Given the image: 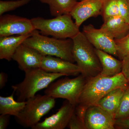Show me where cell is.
I'll return each mask as SVG.
<instances>
[{
    "mask_svg": "<svg viewBox=\"0 0 129 129\" xmlns=\"http://www.w3.org/2000/svg\"><path fill=\"white\" fill-rule=\"evenodd\" d=\"M23 44L35 48L43 55L52 56L75 62L73 53V43L72 39H60L48 37L35 29Z\"/></svg>",
    "mask_w": 129,
    "mask_h": 129,
    "instance_id": "2",
    "label": "cell"
},
{
    "mask_svg": "<svg viewBox=\"0 0 129 129\" xmlns=\"http://www.w3.org/2000/svg\"><path fill=\"white\" fill-rule=\"evenodd\" d=\"M95 51L102 67V70L99 74L106 77H112L121 73L122 60L116 59L104 51L96 48Z\"/></svg>",
    "mask_w": 129,
    "mask_h": 129,
    "instance_id": "16",
    "label": "cell"
},
{
    "mask_svg": "<svg viewBox=\"0 0 129 129\" xmlns=\"http://www.w3.org/2000/svg\"><path fill=\"white\" fill-rule=\"evenodd\" d=\"M115 129H129V117L115 119Z\"/></svg>",
    "mask_w": 129,
    "mask_h": 129,
    "instance_id": "27",
    "label": "cell"
},
{
    "mask_svg": "<svg viewBox=\"0 0 129 129\" xmlns=\"http://www.w3.org/2000/svg\"><path fill=\"white\" fill-rule=\"evenodd\" d=\"M44 56L37 50L22 44L17 49L12 59L17 62L22 71L25 72L41 68Z\"/></svg>",
    "mask_w": 129,
    "mask_h": 129,
    "instance_id": "11",
    "label": "cell"
},
{
    "mask_svg": "<svg viewBox=\"0 0 129 129\" xmlns=\"http://www.w3.org/2000/svg\"><path fill=\"white\" fill-rule=\"evenodd\" d=\"M31 34L0 37V59L11 61L17 48Z\"/></svg>",
    "mask_w": 129,
    "mask_h": 129,
    "instance_id": "15",
    "label": "cell"
},
{
    "mask_svg": "<svg viewBox=\"0 0 129 129\" xmlns=\"http://www.w3.org/2000/svg\"><path fill=\"white\" fill-rule=\"evenodd\" d=\"M129 117V85L125 90L115 116V119Z\"/></svg>",
    "mask_w": 129,
    "mask_h": 129,
    "instance_id": "22",
    "label": "cell"
},
{
    "mask_svg": "<svg viewBox=\"0 0 129 129\" xmlns=\"http://www.w3.org/2000/svg\"><path fill=\"white\" fill-rule=\"evenodd\" d=\"M41 68L47 72L63 74L65 76H77L81 73L77 64L52 56H44Z\"/></svg>",
    "mask_w": 129,
    "mask_h": 129,
    "instance_id": "14",
    "label": "cell"
},
{
    "mask_svg": "<svg viewBox=\"0 0 129 129\" xmlns=\"http://www.w3.org/2000/svg\"><path fill=\"white\" fill-rule=\"evenodd\" d=\"M70 14H64L50 19L41 17L31 19L36 30L42 35L51 36L60 39H73L80 32L79 27L72 19Z\"/></svg>",
    "mask_w": 129,
    "mask_h": 129,
    "instance_id": "5",
    "label": "cell"
},
{
    "mask_svg": "<svg viewBox=\"0 0 129 129\" xmlns=\"http://www.w3.org/2000/svg\"><path fill=\"white\" fill-rule=\"evenodd\" d=\"M83 33L96 49L117 57V46L114 39L106 30L97 29L89 24L84 25Z\"/></svg>",
    "mask_w": 129,
    "mask_h": 129,
    "instance_id": "9",
    "label": "cell"
},
{
    "mask_svg": "<svg viewBox=\"0 0 129 129\" xmlns=\"http://www.w3.org/2000/svg\"><path fill=\"white\" fill-rule=\"evenodd\" d=\"M103 20L119 15L117 0H105L102 8L101 14Z\"/></svg>",
    "mask_w": 129,
    "mask_h": 129,
    "instance_id": "21",
    "label": "cell"
},
{
    "mask_svg": "<svg viewBox=\"0 0 129 129\" xmlns=\"http://www.w3.org/2000/svg\"><path fill=\"white\" fill-rule=\"evenodd\" d=\"M119 16L129 24V7L127 0H117Z\"/></svg>",
    "mask_w": 129,
    "mask_h": 129,
    "instance_id": "26",
    "label": "cell"
},
{
    "mask_svg": "<svg viewBox=\"0 0 129 129\" xmlns=\"http://www.w3.org/2000/svg\"><path fill=\"white\" fill-rule=\"evenodd\" d=\"M87 79L81 74L74 78L60 79L52 83L47 88L45 94L55 99H66L76 106Z\"/></svg>",
    "mask_w": 129,
    "mask_h": 129,
    "instance_id": "7",
    "label": "cell"
},
{
    "mask_svg": "<svg viewBox=\"0 0 129 129\" xmlns=\"http://www.w3.org/2000/svg\"><path fill=\"white\" fill-rule=\"evenodd\" d=\"M74 59L86 78H92L101 73L102 67L95 51L83 32H80L72 39Z\"/></svg>",
    "mask_w": 129,
    "mask_h": 129,
    "instance_id": "3",
    "label": "cell"
},
{
    "mask_svg": "<svg viewBox=\"0 0 129 129\" xmlns=\"http://www.w3.org/2000/svg\"><path fill=\"white\" fill-rule=\"evenodd\" d=\"M35 30L31 19L9 14L0 17V37L30 34Z\"/></svg>",
    "mask_w": 129,
    "mask_h": 129,
    "instance_id": "8",
    "label": "cell"
},
{
    "mask_svg": "<svg viewBox=\"0 0 129 129\" xmlns=\"http://www.w3.org/2000/svg\"><path fill=\"white\" fill-rule=\"evenodd\" d=\"M101 28L106 30L115 40L125 37L129 33V24L119 15L104 20Z\"/></svg>",
    "mask_w": 129,
    "mask_h": 129,
    "instance_id": "17",
    "label": "cell"
},
{
    "mask_svg": "<svg viewBox=\"0 0 129 129\" xmlns=\"http://www.w3.org/2000/svg\"><path fill=\"white\" fill-rule=\"evenodd\" d=\"M32 0H17V1H1L0 16L7 12L15 10L17 8L28 4Z\"/></svg>",
    "mask_w": 129,
    "mask_h": 129,
    "instance_id": "23",
    "label": "cell"
},
{
    "mask_svg": "<svg viewBox=\"0 0 129 129\" xmlns=\"http://www.w3.org/2000/svg\"><path fill=\"white\" fill-rule=\"evenodd\" d=\"M115 120L112 115L97 105L89 107L86 111V129H115Z\"/></svg>",
    "mask_w": 129,
    "mask_h": 129,
    "instance_id": "10",
    "label": "cell"
},
{
    "mask_svg": "<svg viewBox=\"0 0 129 129\" xmlns=\"http://www.w3.org/2000/svg\"><path fill=\"white\" fill-rule=\"evenodd\" d=\"M15 91L13 90L9 96H0V114L13 115L17 117L24 108L26 101H16L14 99Z\"/></svg>",
    "mask_w": 129,
    "mask_h": 129,
    "instance_id": "19",
    "label": "cell"
},
{
    "mask_svg": "<svg viewBox=\"0 0 129 129\" xmlns=\"http://www.w3.org/2000/svg\"><path fill=\"white\" fill-rule=\"evenodd\" d=\"M105 0H80L70 14L79 27L87 19L101 15Z\"/></svg>",
    "mask_w": 129,
    "mask_h": 129,
    "instance_id": "13",
    "label": "cell"
},
{
    "mask_svg": "<svg viewBox=\"0 0 129 129\" xmlns=\"http://www.w3.org/2000/svg\"><path fill=\"white\" fill-rule=\"evenodd\" d=\"M9 115L1 114L0 115V129H6L9 125L10 120Z\"/></svg>",
    "mask_w": 129,
    "mask_h": 129,
    "instance_id": "29",
    "label": "cell"
},
{
    "mask_svg": "<svg viewBox=\"0 0 129 129\" xmlns=\"http://www.w3.org/2000/svg\"><path fill=\"white\" fill-rule=\"evenodd\" d=\"M49 6L51 15L54 17L70 14L78 2L77 0H40Z\"/></svg>",
    "mask_w": 129,
    "mask_h": 129,
    "instance_id": "20",
    "label": "cell"
},
{
    "mask_svg": "<svg viewBox=\"0 0 129 129\" xmlns=\"http://www.w3.org/2000/svg\"><path fill=\"white\" fill-rule=\"evenodd\" d=\"M117 46V57L119 60L129 55V33L125 37L119 40H115Z\"/></svg>",
    "mask_w": 129,
    "mask_h": 129,
    "instance_id": "24",
    "label": "cell"
},
{
    "mask_svg": "<svg viewBox=\"0 0 129 129\" xmlns=\"http://www.w3.org/2000/svg\"><path fill=\"white\" fill-rule=\"evenodd\" d=\"M25 73L22 82L12 86L19 102L26 101L34 96L38 91L47 88L57 79L65 76L63 74L47 72L41 68L31 70Z\"/></svg>",
    "mask_w": 129,
    "mask_h": 129,
    "instance_id": "4",
    "label": "cell"
},
{
    "mask_svg": "<svg viewBox=\"0 0 129 129\" xmlns=\"http://www.w3.org/2000/svg\"><path fill=\"white\" fill-rule=\"evenodd\" d=\"M129 85L128 81L122 72L112 77L99 74L89 78L77 105L86 110L89 107L96 105L102 98L111 91L118 88H126Z\"/></svg>",
    "mask_w": 129,
    "mask_h": 129,
    "instance_id": "1",
    "label": "cell"
},
{
    "mask_svg": "<svg viewBox=\"0 0 129 129\" xmlns=\"http://www.w3.org/2000/svg\"><path fill=\"white\" fill-rule=\"evenodd\" d=\"M67 127L70 129H86L84 119L74 111Z\"/></svg>",
    "mask_w": 129,
    "mask_h": 129,
    "instance_id": "25",
    "label": "cell"
},
{
    "mask_svg": "<svg viewBox=\"0 0 129 129\" xmlns=\"http://www.w3.org/2000/svg\"><path fill=\"white\" fill-rule=\"evenodd\" d=\"M55 104L54 98L46 94L35 95L26 101L24 108L16 118V120L22 126L32 129L54 107Z\"/></svg>",
    "mask_w": 129,
    "mask_h": 129,
    "instance_id": "6",
    "label": "cell"
},
{
    "mask_svg": "<svg viewBox=\"0 0 129 129\" xmlns=\"http://www.w3.org/2000/svg\"><path fill=\"white\" fill-rule=\"evenodd\" d=\"M126 88H118L112 90L102 98L97 106L108 112L115 118Z\"/></svg>",
    "mask_w": 129,
    "mask_h": 129,
    "instance_id": "18",
    "label": "cell"
},
{
    "mask_svg": "<svg viewBox=\"0 0 129 129\" xmlns=\"http://www.w3.org/2000/svg\"><path fill=\"white\" fill-rule=\"evenodd\" d=\"M75 107L66 101L55 113L39 122L32 129L65 128L68 126Z\"/></svg>",
    "mask_w": 129,
    "mask_h": 129,
    "instance_id": "12",
    "label": "cell"
},
{
    "mask_svg": "<svg viewBox=\"0 0 129 129\" xmlns=\"http://www.w3.org/2000/svg\"><path fill=\"white\" fill-rule=\"evenodd\" d=\"M122 61V73L129 83V55L125 57Z\"/></svg>",
    "mask_w": 129,
    "mask_h": 129,
    "instance_id": "28",
    "label": "cell"
},
{
    "mask_svg": "<svg viewBox=\"0 0 129 129\" xmlns=\"http://www.w3.org/2000/svg\"><path fill=\"white\" fill-rule=\"evenodd\" d=\"M127 2H128V4L129 7V0H127Z\"/></svg>",
    "mask_w": 129,
    "mask_h": 129,
    "instance_id": "31",
    "label": "cell"
},
{
    "mask_svg": "<svg viewBox=\"0 0 129 129\" xmlns=\"http://www.w3.org/2000/svg\"><path fill=\"white\" fill-rule=\"evenodd\" d=\"M7 81V75L3 72L0 73V89L5 87Z\"/></svg>",
    "mask_w": 129,
    "mask_h": 129,
    "instance_id": "30",
    "label": "cell"
}]
</instances>
